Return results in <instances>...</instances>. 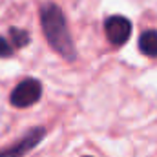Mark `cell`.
I'll return each mask as SVG.
<instances>
[{
  "instance_id": "3",
  "label": "cell",
  "mask_w": 157,
  "mask_h": 157,
  "mask_svg": "<svg viewBox=\"0 0 157 157\" xmlns=\"http://www.w3.org/2000/svg\"><path fill=\"white\" fill-rule=\"evenodd\" d=\"M46 135L44 128H33L31 132H28V135H24L20 141H17L13 146L6 148L0 152V157H24L28 152H31Z\"/></svg>"
},
{
  "instance_id": "6",
  "label": "cell",
  "mask_w": 157,
  "mask_h": 157,
  "mask_svg": "<svg viewBox=\"0 0 157 157\" xmlns=\"http://www.w3.org/2000/svg\"><path fill=\"white\" fill-rule=\"evenodd\" d=\"M9 35H11V40L15 42V46H17V48H24V46L29 42V35H28V31H24V29L11 28Z\"/></svg>"
},
{
  "instance_id": "2",
  "label": "cell",
  "mask_w": 157,
  "mask_h": 157,
  "mask_svg": "<svg viewBox=\"0 0 157 157\" xmlns=\"http://www.w3.org/2000/svg\"><path fill=\"white\" fill-rule=\"evenodd\" d=\"M40 95H42V84L37 78H26L11 91V104L17 108H28L39 101Z\"/></svg>"
},
{
  "instance_id": "7",
  "label": "cell",
  "mask_w": 157,
  "mask_h": 157,
  "mask_svg": "<svg viewBox=\"0 0 157 157\" xmlns=\"http://www.w3.org/2000/svg\"><path fill=\"white\" fill-rule=\"evenodd\" d=\"M11 53H13V48L9 46V42L0 37V57H9Z\"/></svg>"
},
{
  "instance_id": "4",
  "label": "cell",
  "mask_w": 157,
  "mask_h": 157,
  "mask_svg": "<svg viewBox=\"0 0 157 157\" xmlns=\"http://www.w3.org/2000/svg\"><path fill=\"white\" fill-rule=\"evenodd\" d=\"M104 29H106L108 40L113 46H122L132 35V22L121 15H115V17H110L106 20Z\"/></svg>"
},
{
  "instance_id": "1",
  "label": "cell",
  "mask_w": 157,
  "mask_h": 157,
  "mask_svg": "<svg viewBox=\"0 0 157 157\" xmlns=\"http://www.w3.org/2000/svg\"><path fill=\"white\" fill-rule=\"evenodd\" d=\"M40 24L44 29V35L49 42V46L66 60H75L77 59V51H75V44L70 35L66 18L62 9L57 4H46L40 9Z\"/></svg>"
},
{
  "instance_id": "5",
  "label": "cell",
  "mask_w": 157,
  "mask_h": 157,
  "mask_svg": "<svg viewBox=\"0 0 157 157\" xmlns=\"http://www.w3.org/2000/svg\"><path fill=\"white\" fill-rule=\"evenodd\" d=\"M139 49L146 57H157V31L148 29L139 37Z\"/></svg>"
}]
</instances>
